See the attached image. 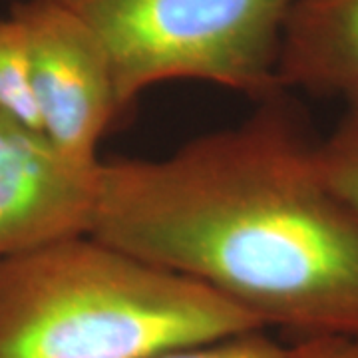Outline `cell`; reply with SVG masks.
<instances>
[{
	"label": "cell",
	"instance_id": "cell-1",
	"mask_svg": "<svg viewBox=\"0 0 358 358\" xmlns=\"http://www.w3.org/2000/svg\"><path fill=\"white\" fill-rule=\"evenodd\" d=\"M162 159L102 162L92 235L263 327L358 334V215L279 102Z\"/></svg>",
	"mask_w": 358,
	"mask_h": 358
},
{
	"label": "cell",
	"instance_id": "cell-2",
	"mask_svg": "<svg viewBox=\"0 0 358 358\" xmlns=\"http://www.w3.org/2000/svg\"><path fill=\"white\" fill-rule=\"evenodd\" d=\"M257 329L203 282L94 235L0 259V358H150Z\"/></svg>",
	"mask_w": 358,
	"mask_h": 358
},
{
	"label": "cell",
	"instance_id": "cell-3",
	"mask_svg": "<svg viewBox=\"0 0 358 358\" xmlns=\"http://www.w3.org/2000/svg\"><path fill=\"white\" fill-rule=\"evenodd\" d=\"M98 40L122 112L169 80H201L268 100L296 0H40Z\"/></svg>",
	"mask_w": 358,
	"mask_h": 358
},
{
	"label": "cell",
	"instance_id": "cell-4",
	"mask_svg": "<svg viewBox=\"0 0 358 358\" xmlns=\"http://www.w3.org/2000/svg\"><path fill=\"white\" fill-rule=\"evenodd\" d=\"M24 28L40 131L78 166L96 167L98 145L122 114L102 46L72 14L40 0H14Z\"/></svg>",
	"mask_w": 358,
	"mask_h": 358
},
{
	"label": "cell",
	"instance_id": "cell-5",
	"mask_svg": "<svg viewBox=\"0 0 358 358\" xmlns=\"http://www.w3.org/2000/svg\"><path fill=\"white\" fill-rule=\"evenodd\" d=\"M100 167L70 162L40 129L0 112V259L92 235Z\"/></svg>",
	"mask_w": 358,
	"mask_h": 358
},
{
	"label": "cell",
	"instance_id": "cell-6",
	"mask_svg": "<svg viewBox=\"0 0 358 358\" xmlns=\"http://www.w3.org/2000/svg\"><path fill=\"white\" fill-rule=\"evenodd\" d=\"M281 88L358 98V0H296L282 30Z\"/></svg>",
	"mask_w": 358,
	"mask_h": 358
},
{
	"label": "cell",
	"instance_id": "cell-7",
	"mask_svg": "<svg viewBox=\"0 0 358 358\" xmlns=\"http://www.w3.org/2000/svg\"><path fill=\"white\" fill-rule=\"evenodd\" d=\"M0 112L40 129L28 42L14 14L0 18Z\"/></svg>",
	"mask_w": 358,
	"mask_h": 358
},
{
	"label": "cell",
	"instance_id": "cell-8",
	"mask_svg": "<svg viewBox=\"0 0 358 358\" xmlns=\"http://www.w3.org/2000/svg\"><path fill=\"white\" fill-rule=\"evenodd\" d=\"M345 103V114L317 143V154L324 178L358 215V98Z\"/></svg>",
	"mask_w": 358,
	"mask_h": 358
},
{
	"label": "cell",
	"instance_id": "cell-9",
	"mask_svg": "<svg viewBox=\"0 0 358 358\" xmlns=\"http://www.w3.org/2000/svg\"><path fill=\"white\" fill-rule=\"evenodd\" d=\"M150 358H293L291 346L285 348L263 334V329L231 334L205 343L164 350Z\"/></svg>",
	"mask_w": 358,
	"mask_h": 358
},
{
	"label": "cell",
	"instance_id": "cell-10",
	"mask_svg": "<svg viewBox=\"0 0 358 358\" xmlns=\"http://www.w3.org/2000/svg\"><path fill=\"white\" fill-rule=\"evenodd\" d=\"M291 352L293 358H358V334L299 336Z\"/></svg>",
	"mask_w": 358,
	"mask_h": 358
}]
</instances>
